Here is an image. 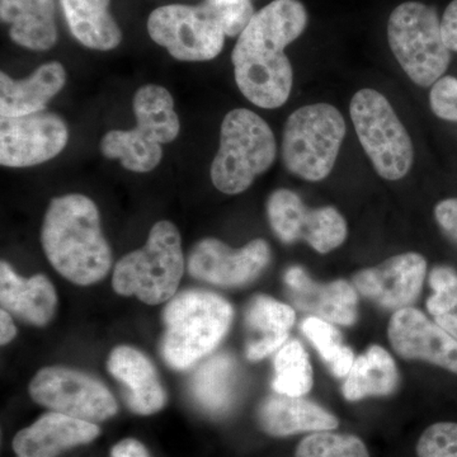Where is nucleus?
Masks as SVG:
<instances>
[{"mask_svg":"<svg viewBox=\"0 0 457 457\" xmlns=\"http://www.w3.org/2000/svg\"><path fill=\"white\" fill-rule=\"evenodd\" d=\"M387 41L399 65L417 86H433L449 68L451 54L435 8L418 2L400 4L390 14Z\"/></svg>","mask_w":457,"mask_h":457,"instance_id":"nucleus-9","label":"nucleus"},{"mask_svg":"<svg viewBox=\"0 0 457 457\" xmlns=\"http://www.w3.org/2000/svg\"><path fill=\"white\" fill-rule=\"evenodd\" d=\"M345 130L342 113L332 104H309L295 111L282 137L285 167L308 182L327 179L335 168Z\"/></svg>","mask_w":457,"mask_h":457,"instance_id":"nucleus-8","label":"nucleus"},{"mask_svg":"<svg viewBox=\"0 0 457 457\" xmlns=\"http://www.w3.org/2000/svg\"><path fill=\"white\" fill-rule=\"evenodd\" d=\"M270 260V249L266 240L254 239L234 249L215 237H206L192 248L188 272L195 278L221 287H242L260 278Z\"/></svg>","mask_w":457,"mask_h":457,"instance_id":"nucleus-14","label":"nucleus"},{"mask_svg":"<svg viewBox=\"0 0 457 457\" xmlns=\"http://www.w3.org/2000/svg\"><path fill=\"white\" fill-rule=\"evenodd\" d=\"M399 380V370L392 354L380 345H372L354 360L343 384V396L348 402L387 396L395 392Z\"/></svg>","mask_w":457,"mask_h":457,"instance_id":"nucleus-26","label":"nucleus"},{"mask_svg":"<svg viewBox=\"0 0 457 457\" xmlns=\"http://www.w3.org/2000/svg\"><path fill=\"white\" fill-rule=\"evenodd\" d=\"M29 395L56 413L104 422L119 411L116 400L101 381L78 370L51 366L40 370L29 384Z\"/></svg>","mask_w":457,"mask_h":457,"instance_id":"nucleus-11","label":"nucleus"},{"mask_svg":"<svg viewBox=\"0 0 457 457\" xmlns=\"http://www.w3.org/2000/svg\"><path fill=\"white\" fill-rule=\"evenodd\" d=\"M442 37L447 49L457 53V0H453L445 11L441 20Z\"/></svg>","mask_w":457,"mask_h":457,"instance_id":"nucleus-35","label":"nucleus"},{"mask_svg":"<svg viewBox=\"0 0 457 457\" xmlns=\"http://www.w3.org/2000/svg\"><path fill=\"white\" fill-rule=\"evenodd\" d=\"M69 129L64 120L51 112L2 117L0 164L29 168L49 162L65 149Z\"/></svg>","mask_w":457,"mask_h":457,"instance_id":"nucleus-13","label":"nucleus"},{"mask_svg":"<svg viewBox=\"0 0 457 457\" xmlns=\"http://www.w3.org/2000/svg\"><path fill=\"white\" fill-rule=\"evenodd\" d=\"M41 242L54 269L75 285L96 284L112 267V251L102 233L97 206L84 195H65L51 201Z\"/></svg>","mask_w":457,"mask_h":457,"instance_id":"nucleus-2","label":"nucleus"},{"mask_svg":"<svg viewBox=\"0 0 457 457\" xmlns=\"http://www.w3.org/2000/svg\"><path fill=\"white\" fill-rule=\"evenodd\" d=\"M0 303L2 309L12 312L33 326L44 327L54 318L57 296L49 278L36 275L22 278L7 262L0 264Z\"/></svg>","mask_w":457,"mask_h":457,"instance_id":"nucleus-23","label":"nucleus"},{"mask_svg":"<svg viewBox=\"0 0 457 457\" xmlns=\"http://www.w3.org/2000/svg\"><path fill=\"white\" fill-rule=\"evenodd\" d=\"M254 14L251 0L163 5L150 13L147 32L179 62H209L221 53L225 38L239 37Z\"/></svg>","mask_w":457,"mask_h":457,"instance_id":"nucleus-3","label":"nucleus"},{"mask_svg":"<svg viewBox=\"0 0 457 457\" xmlns=\"http://www.w3.org/2000/svg\"><path fill=\"white\" fill-rule=\"evenodd\" d=\"M273 233L285 245L303 240L318 253L341 246L348 236L347 221L333 206L309 209L291 189H276L267 203Z\"/></svg>","mask_w":457,"mask_h":457,"instance_id":"nucleus-12","label":"nucleus"},{"mask_svg":"<svg viewBox=\"0 0 457 457\" xmlns=\"http://www.w3.org/2000/svg\"><path fill=\"white\" fill-rule=\"evenodd\" d=\"M66 71L57 62L36 69L26 79L14 80L0 74V114L21 117L46 110L51 99L64 88Z\"/></svg>","mask_w":457,"mask_h":457,"instance_id":"nucleus-22","label":"nucleus"},{"mask_svg":"<svg viewBox=\"0 0 457 457\" xmlns=\"http://www.w3.org/2000/svg\"><path fill=\"white\" fill-rule=\"evenodd\" d=\"M284 279L288 297L300 311L337 326L351 327L356 323L359 296L350 282L336 279L321 284L309 278L305 270L299 266L286 270Z\"/></svg>","mask_w":457,"mask_h":457,"instance_id":"nucleus-17","label":"nucleus"},{"mask_svg":"<svg viewBox=\"0 0 457 457\" xmlns=\"http://www.w3.org/2000/svg\"><path fill=\"white\" fill-rule=\"evenodd\" d=\"M350 112L376 173L387 180L407 176L413 165V143L386 97L375 89H361L352 98Z\"/></svg>","mask_w":457,"mask_h":457,"instance_id":"nucleus-10","label":"nucleus"},{"mask_svg":"<svg viewBox=\"0 0 457 457\" xmlns=\"http://www.w3.org/2000/svg\"><path fill=\"white\" fill-rule=\"evenodd\" d=\"M435 219L442 231L457 242V198H446L436 204Z\"/></svg>","mask_w":457,"mask_h":457,"instance_id":"nucleus-34","label":"nucleus"},{"mask_svg":"<svg viewBox=\"0 0 457 457\" xmlns=\"http://www.w3.org/2000/svg\"><path fill=\"white\" fill-rule=\"evenodd\" d=\"M387 337L402 359L427 361L457 375V339L418 309L394 312Z\"/></svg>","mask_w":457,"mask_h":457,"instance_id":"nucleus-16","label":"nucleus"},{"mask_svg":"<svg viewBox=\"0 0 457 457\" xmlns=\"http://www.w3.org/2000/svg\"><path fill=\"white\" fill-rule=\"evenodd\" d=\"M101 429L96 423L50 411L17 433L13 451L17 457H56L66 450L95 441Z\"/></svg>","mask_w":457,"mask_h":457,"instance_id":"nucleus-18","label":"nucleus"},{"mask_svg":"<svg viewBox=\"0 0 457 457\" xmlns=\"http://www.w3.org/2000/svg\"><path fill=\"white\" fill-rule=\"evenodd\" d=\"M262 431L273 437H286L302 432L333 431L339 426L338 418L317 403L303 396L276 393L261 403L257 411Z\"/></svg>","mask_w":457,"mask_h":457,"instance_id":"nucleus-19","label":"nucleus"},{"mask_svg":"<svg viewBox=\"0 0 457 457\" xmlns=\"http://www.w3.org/2000/svg\"><path fill=\"white\" fill-rule=\"evenodd\" d=\"M111 0H60L75 40L88 49L110 51L122 41V31L111 16Z\"/></svg>","mask_w":457,"mask_h":457,"instance_id":"nucleus-25","label":"nucleus"},{"mask_svg":"<svg viewBox=\"0 0 457 457\" xmlns=\"http://www.w3.org/2000/svg\"><path fill=\"white\" fill-rule=\"evenodd\" d=\"M306 25L308 12L302 2L273 0L240 33L231 62L237 88L255 106L275 110L287 102L294 73L285 49Z\"/></svg>","mask_w":457,"mask_h":457,"instance_id":"nucleus-1","label":"nucleus"},{"mask_svg":"<svg viewBox=\"0 0 457 457\" xmlns=\"http://www.w3.org/2000/svg\"><path fill=\"white\" fill-rule=\"evenodd\" d=\"M0 329H2L0 342H2L3 345H8L17 335L16 326H14L9 312L4 311V309H2V312H0Z\"/></svg>","mask_w":457,"mask_h":457,"instance_id":"nucleus-37","label":"nucleus"},{"mask_svg":"<svg viewBox=\"0 0 457 457\" xmlns=\"http://www.w3.org/2000/svg\"><path fill=\"white\" fill-rule=\"evenodd\" d=\"M278 143L269 123L253 111L237 108L224 117L220 145L210 176L225 195H239L275 163Z\"/></svg>","mask_w":457,"mask_h":457,"instance_id":"nucleus-6","label":"nucleus"},{"mask_svg":"<svg viewBox=\"0 0 457 457\" xmlns=\"http://www.w3.org/2000/svg\"><path fill=\"white\" fill-rule=\"evenodd\" d=\"M418 457H457V423L440 422L423 432L417 444Z\"/></svg>","mask_w":457,"mask_h":457,"instance_id":"nucleus-32","label":"nucleus"},{"mask_svg":"<svg viewBox=\"0 0 457 457\" xmlns=\"http://www.w3.org/2000/svg\"><path fill=\"white\" fill-rule=\"evenodd\" d=\"M427 261L423 255H394L371 269L361 270L352 278L363 297L386 311L408 308L420 296L425 284Z\"/></svg>","mask_w":457,"mask_h":457,"instance_id":"nucleus-15","label":"nucleus"},{"mask_svg":"<svg viewBox=\"0 0 457 457\" xmlns=\"http://www.w3.org/2000/svg\"><path fill=\"white\" fill-rule=\"evenodd\" d=\"M0 18L14 44L33 51L55 46V0H0Z\"/></svg>","mask_w":457,"mask_h":457,"instance_id":"nucleus-24","label":"nucleus"},{"mask_svg":"<svg viewBox=\"0 0 457 457\" xmlns=\"http://www.w3.org/2000/svg\"><path fill=\"white\" fill-rule=\"evenodd\" d=\"M134 113L137 128L107 132L99 147L106 158L119 159L125 170L147 173L161 163L162 145L179 137V117L170 90L156 84H147L137 90Z\"/></svg>","mask_w":457,"mask_h":457,"instance_id":"nucleus-5","label":"nucleus"},{"mask_svg":"<svg viewBox=\"0 0 457 457\" xmlns=\"http://www.w3.org/2000/svg\"><path fill=\"white\" fill-rule=\"evenodd\" d=\"M428 282L432 295L427 299V311L435 323L457 339V270L436 266Z\"/></svg>","mask_w":457,"mask_h":457,"instance_id":"nucleus-30","label":"nucleus"},{"mask_svg":"<svg viewBox=\"0 0 457 457\" xmlns=\"http://www.w3.org/2000/svg\"><path fill=\"white\" fill-rule=\"evenodd\" d=\"M237 363L230 354H216L201 365L192 378L191 390L201 408L222 414L233 404Z\"/></svg>","mask_w":457,"mask_h":457,"instance_id":"nucleus-27","label":"nucleus"},{"mask_svg":"<svg viewBox=\"0 0 457 457\" xmlns=\"http://www.w3.org/2000/svg\"><path fill=\"white\" fill-rule=\"evenodd\" d=\"M233 306L204 290L183 291L163 311L161 352L171 369L186 370L218 347L233 321Z\"/></svg>","mask_w":457,"mask_h":457,"instance_id":"nucleus-4","label":"nucleus"},{"mask_svg":"<svg viewBox=\"0 0 457 457\" xmlns=\"http://www.w3.org/2000/svg\"><path fill=\"white\" fill-rule=\"evenodd\" d=\"M296 314L287 303L266 295H257L245 309V356L251 361L266 359L287 342Z\"/></svg>","mask_w":457,"mask_h":457,"instance_id":"nucleus-21","label":"nucleus"},{"mask_svg":"<svg viewBox=\"0 0 457 457\" xmlns=\"http://www.w3.org/2000/svg\"><path fill=\"white\" fill-rule=\"evenodd\" d=\"M272 387L276 393L288 396H303L311 392V359L308 352L297 339L285 343L276 354Z\"/></svg>","mask_w":457,"mask_h":457,"instance_id":"nucleus-28","label":"nucleus"},{"mask_svg":"<svg viewBox=\"0 0 457 457\" xmlns=\"http://www.w3.org/2000/svg\"><path fill=\"white\" fill-rule=\"evenodd\" d=\"M107 368L128 387L126 403L134 413L150 416L164 408L167 394L145 354L129 345H120L111 352Z\"/></svg>","mask_w":457,"mask_h":457,"instance_id":"nucleus-20","label":"nucleus"},{"mask_svg":"<svg viewBox=\"0 0 457 457\" xmlns=\"http://www.w3.org/2000/svg\"><path fill=\"white\" fill-rule=\"evenodd\" d=\"M429 106L438 119L457 122V78L446 75L433 84Z\"/></svg>","mask_w":457,"mask_h":457,"instance_id":"nucleus-33","label":"nucleus"},{"mask_svg":"<svg viewBox=\"0 0 457 457\" xmlns=\"http://www.w3.org/2000/svg\"><path fill=\"white\" fill-rule=\"evenodd\" d=\"M112 457H150L149 453L141 442L134 438H126L113 447L111 451Z\"/></svg>","mask_w":457,"mask_h":457,"instance_id":"nucleus-36","label":"nucleus"},{"mask_svg":"<svg viewBox=\"0 0 457 457\" xmlns=\"http://www.w3.org/2000/svg\"><path fill=\"white\" fill-rule=\"evenodd\" d=\"M295 457H370V453L357 436L323 431L303 438Z\"/></svg>","mask_w":457,"mask_h":457,"instance_id":"nucleus-31","label":"nucleus"},{"mask_svg":"<svg viewBox=\"0 0 457 457\" xmlns=\"http://www.w3.org/2000/svg\"><path fill=\"white\" fill-rule=\"evenodd\" d=\"M302 330L329 371L336 378H347L356 359L352 348L343 343L341 332L329 321L318 317L303 319Z\"/></svg>","mask_w":457,"mask_h":457,"instance_id":"nucleus-29","label":"nucleus"},{"mask_svg":"<svg viewBox=\"0 0 457 457\" xmlns=\"http://www.w3.org/2000/svg\"><path fill=\"white\" fill-rule=\"evenodd\" d=\"M185 255L173 222H156L146 245L126 254L114 267L112 285L122 296H137L147 305L168 302L179 290Z\"/></svg>","mask_w":457,"mask_h":457,"instance_id":"nucleus-7","label":"nucleus"}]
</instances>
